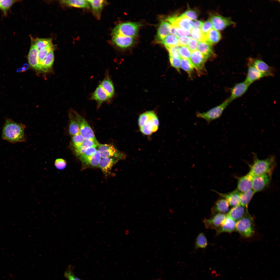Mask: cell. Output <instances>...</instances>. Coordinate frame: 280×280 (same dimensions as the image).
<instances>
[{
    "instance_id": "6da1fadb",
    "label": "cell",
    "mask_w": 280,
    "mask_h": 280,
    "mask_svg": "<svg viewBox=\"0 0 280 280\" xmlns=\"http://www.w3.org/2000/svg\"><path fill=\"white\" fill-rule=\"evenodd\" d=\"M26 126L18 123L9 118H6L3 126L2 134V139L12 143L26 141L25 134Z\"/></svg>"
},
{
    "instance_id": "7a4b0ae2",
    "label": "cell",
    "mask_w": 280,
    "mask_h": 280,
    "mask_svg": "<svg viewBox=\"0 0 280 280\" xmlns=\"http://www.w3.org/2000/svg\"><path fill=\"white\" fill-rule=\"evenodd\" d=\"M138 123L141 133L147 135H151L156 131L159 125L158 117L153 110L147 111L140 114Z\"/></svg>"
},
{
    "instance_id": "3957f363",
    "label": "cell",
    "mask_w": 280,
    "mask_h": 280,
    "mask_svg": "<svg viewBox=\"0 0 280 280\" xmlns=\"http://www.w3.org/2000/svg\"><path fill=\"white\" fill-rule=\"evenodd\" d=\"M254 158V162L249 172L253 177L265 174H272L275 163L274 156H271L265 159H260L255 154Z\"/></svg>"
},
{
    "instance_id": "277c9868",
    "label": "cell",
    "mask_w": 280,
    "mask_h": 280,
    "mask_svg": "<svg viewBox=\"0 0 280 280\" xmlns=\"http://www.w3.org/2000/svg\"><path fill=\"white\" fill-rule=\"evenodd\" d=\"M235 230L242 236L249 237L255 233L253 218L247 210L244 215L236 222Z\"/></svg>"
},
{
    "instance_id": "5b68a950",
    "label": "cell",
    "mask_w": 280,
    "mask_h": 280,
    "mask_svg": "<svg viewBox=\"0 0 280 280\" xmlns=\"http://www.w3.org/2000/svg\"><path fill=\"white\" fill-rule=\"evenodd\" d=\"M231 102L228 98L221 104L205 112H197L196 116L197 118L204 119L209 123L212 121L219 118L225 108Z\"/></svg>"
},
{
    "instance_id": "8992f818",
    "label": "cell",
    "mask_w": 280,
    "mask_h": 280,
    "mask_svg": "<svg viewBox=\"0 0 280 280\" xmlns=\"http://www.w3.org/2000/svg\"><path fill=\"white\" fill-rule=\"evenodd\" d=\"M141 25L139 23L126 22L119 23L113 29V35H119L132 37H136Z\"/></svg>"
},
{
    "instance_id": "52a82bcc",
    "label": "cell",
    "mask_w": 280,
    "mask_h": 280,
    "mask_svg": "<svg viewBox=\"0 0 280 280\" xmlns=\"http://www.w3.org/2000/svg\"><path fill=\"white\" fill-rule=\"evenodd\" d=\"M79 128V133L85 139L92 140L99 144L96 139L94 132L87 121L77 112L73 111Z\"/></svg>"
},
{
    "instance_id": "ba28073f",
    "label": "cell",
    "mask_w": 280,
    "mask_h": 280,
    "mask_svg": "<svg viewBox=\"0 0 280 280\" xmlns=\"http://www.w3.org/2000/svg\"><path fill=\"white\" fill-rule=\"evenodd\" d=\"M97 146L102 158H111L119 160L126 157L124 153L119 151L112 144H99Z\"/></svg>"
},
{
    "instance_id": "9c48e42d",
    "label": "cell",
    "mask_w": 280,
    "mask_h": 280,
    "mask_svg": "<svg viewBox=\"0 0 280 280\" xmlns=\"http://www.w3.org/2000/svg\"><path fill=\"white\" fill-rule=\"evenodd\" d=\"M209 20L212 26L216 30L221 31L235 23L229 17L223 16L218 13L211 14L210 15Z\"/></svg>"
},
{
    "instance_id": "30bf717a",
    "label": "cell",
    "mask_w": 280,
    "mask_h": 280,
    "mask_svg": "<svg viewBox=\"0 0 280 280\" xmlns=\"http://www.w3.org/2000/svg\"><path fill=\"white\" fill-rule=\"evenodd\" d=\"M248 63L250 64L259 71L265 74L267 77L274 76L275 69L269 66L262 60L257 58L251 57L247 60Z\"/></svg>"
},
{
    "instance_id": "8fae6325",
    "label": "cell",
    "mask_w": 280,
    "mask_h": 280,
    "mask_svg": "<svg viewBox=\"0 0 280 280\" xmlns=\"http://www.w3.org/2000/svg\"><path fill=\"white\" fill-rule=\"evenodd\" d=\"M167 20L174 27L185 30L190 31L194 26L193 21L182 14L178 16H173L169 17Z\"/></svg>"
},
{
    "instance_id": "7c38bea8",
    "label": "cell",
    "mask_w": 280,
    "mask_h": 280,
    "mask_svg": "<svg viewBox=\"0 0 280 280\" xmlns=\"http://www.w3.org/2000/svg\"><path fill=\"white\" fill-rule=\"evenodd\" d=\"M271 173L255 176L252 178V189L256 193L262 191L269 184L271 179Z\"/></svg>"
},
{
    "instance_id": "4fadbf2b",
    "label": "cell",
    "mask_w": 280,
    "mask_h": 280,
    "mask_svg": "<svg viewBox=\"0 0 280 280\" xmlns=\"http://www.w3.org/2000/svg\"><path fill=\"white\" fill-rule=\"evenodd\" d=\"M190 60L199 74L205 72V64L208 58L197 50L191 51Z\"/></svg>"
},
{
    "instance_id": "5bb4252c",
    "label": "cell",
    "mask_w": 280,
    "mask_h": 280,
    "mask_svg": "<svg viewBox=\"0 0 280 280\" xmlns=\"http://www.w3.org/2000/svg\"><path fill=\"white\" fill-rule=\"evenodd\" d=\"M226 215L222 213H218L209 219L205 218L203 222L205 227L207 229H216L224 222Z\"/></svg>"
},
{
    "instance_id": "9a60e30c",
    "label": "cell",
    "mask_w": 280,
    "mask_h": 280,
    "mask_svg": "<svg viewBox=\"0 0 280 280\" xmlns=\"http://www.w3.org/2000/svg\"><path fill=\"white\" fill-rule=\"evenodd\" d=\"M250 85L244 81L235 84L230 89V95L229 98L231 102L242 96Z\"/></svg>"
},
{
    "instance_id": "2e32d148",
    "label": "cell",
    "mask_w": 280,
    "mask_h": 280,
    "mask_svg": "<svg viewBox=\"0 0 280 280\" xmlns=\"http://www.w3.org/2000/svg\"><path fill=\"white\" fill-rule=\"evenodd\" d=\"M89 97L90 100L96 102L98 107H99L103 103L109 102L111 101L99 84L91 94Z\"/></svg>"
},
{
    "instance_id": "e0dca14e",
    "label": "cell",
    "mask_w": 280,
    "mask_h": 280,
    "mask_svg": "<svg viewBox=\"0 0 280 280\" xmlns=\"http://www.w3.org/2000/svg\"><path fill=\"white\" fill-rule=\"evenodd\" d=\"M99 84L111 100L115 96V91L114 83L108 70L106 71L103 79Z\"/></svg>"
},
{
    "instance_id": "ac0fdd59",
    "label": "cell",
    "mask_w": 280,
    "mask_h": 280,
    "mask_svg": "<svg viewBox=\"0 0 280 280\" xmlns=\"http://www.w3.org/2000/svg\"><path fill=\"white\" fill-rule=\"evenodd\" d=\"M112 43L121 49H125L131 46L134 42L133 38L119 35H113Z\"/></svg>"
},
{
    "instance_id": "d6986e66",
    "label": "cell",
    "mask_w": 280,
    "mask_h": 280,
    "mask_svg": "<svg viewBox=\"0 0 280 280\" xmlns=\"http://www.w3.org/2000/svg\"><path fill=\"white\" fill-rule=\"evenodd\" d=\"M248 69L246 77L244 81L250 85L254 82L266 75L261 72L251 65L247 64Z\"/></svg>"
},
{
    "instance_id": "ffe728a7",
    "label": "cell",
    "mask_w": 280,
    "mask_h": 280,
    "mask_svg": "<svg viewBox=\"0 0 280 280\" xmlns=\"http://www.w3.org/2000/svg\"><path fill=\"white\" fill-rule=\"evenodd\" d=\"M253 176L249 173L238 178L237 189L241 193L246 192L252 189Z\"/></svg>"
},
{
    "instance_id": "44dd1931",
    "label": "cell",
    "mask_w": 280,
    "mask_h": 280,
    "mask_svg": "<svg viewBox=\"0 0 280 280\" xmlns=\"http://www.w3.org/2000/svg\"><path fill=\"white\" fill-rule=\"evenodd\" d=\"M213 191L218 193L221 197L226 199L228 202L229 205L234 207L240 205V192L236 189L234 191L227 193H222L216 191Z\"/></svg>"
},
{
    "instance_id": "7402d4cb",
    "label": "cell",
    "mask_w": 280,
    "mask_h": 280,
    "mask_svg": "<svg viewBox=\"0 0 280 280\" xmlns=\"http://www.w3.org/2000/svg\"><path fill=\"white\" fill-rule=\"evenodd\" d=\"M236 222L227 214L223 223L216 230V234L224 232L230 233L235 230Z\"/></svg>"
},
{
    "instance_id": "603a6c76",
    "label": "cell",
    "mask_w": 280,
    "mask_h": 280,
    "mask_svg": "<svg viewBox=\"0 0 280 280\" xmlns=\"http://www.w3.org/2000/svg\"><path fill=\"white\" fill-rule=\"evenodd\" d=\"M79 159L83 165L86 166L98 167L101 157L97 150L93 155L87 157H79Z\"/></svg>"
},
{
    "instance_id": "cb8c5ba5",
    "label": "cell",
    "mask_w": 280,
    "mask_h": 280,
    "mask_svg": "<svg viewBox=\"0 0 280 280\" xmlns=\"http://www.w3.org/2000/svg\"><path fill=\"white\" fill-rule=\"evenodd\" d=\"M171 24L167 21H162L158 28L157 34V39L159 43L170 33Z\"/></svg>"
},
{
    "instance_id": "d4e9b609",
    "label": "cell",
    "mask_w": 280,
    "mask_h": 280,
    "mask_svg": "<svg viewBox=\"0 0 280 280\" xmlns=\"http://www.w3.org/2000/svg\"><path fill=\"white\" fill-rule=\"evenodd\" d=\"M229 204L225 199L222 198L218 200L212 209V213L214 215L218 213L225 214L228 212Z\"/></svg>"
},
{
    "instance_id": "484cf974",
    "label": "cell",
    "mask_w": 280,
    "mask_h": 280,
    "mask_svg": "<svg viewBox=\"0 0 280 280\" xmlns=\"http://www.w3.org/2000/svg\"><path fill=\"white\" fill-rule=\"evenodd\" d=\"M38 51L34 44L31 45L27 55V59L30 65L35 69L39 71L38 53Z\"/></svg>"
},
{
    "instance_id": "4316f807",
    "label": "cell",
    "mask_w": 280,
    "mask_h": 280,
    "mask_svg": "<svg viewBox=\"0 0 280 280\" xmlns=\"http://www.w3.org/2000/svg\"><path fill=\"white\" fill-rule=\"evenodd\" d=\"M247 209L240 205L233 207L229 211L227 215L236 222L245 215Z\"/></svg>"
},
{
    "instance_id": "83f0119b",
    "label": "cell",
    "mask_w": 280,
    "mask_h": 280,
    "mask_svg": "<svg viewBox=\"0 0 280 280\" xmlns=\"http://www.w3.org/2000/svg\"><path fill=\"white\" fill-rule=\"evenodd\" d=\"M118 160L113 158H102L98 167L105 174H107L116 163Z\"/></svg>"
},
{
    "instance_id": "f1b7e54d",
    "label": "cell",
    "mask_w": 280,
    "mask_h": 280,
    "mask_svg": "<svg viewBox=\"0 0 280 280\" xmlns=\"http://www.w3.org/2000/svg\"><path fill=\"white\" fill-rule=\"evenodd\" d=\"M221 35L218 31L212 29L205 34V41L211 45L217 43L221 39Z\"/></svg>"
},
{
    "instance_id": "f546056e",
    "label": "cell",
    "mask_w": 280,
    "mask_h": 280,
    "mask_svg": "<svg viewBox=\"0 0 280 280\" xmlns=\"http://www.w3.org/2000/svg\"><path fill=\"white\" fill-rule=\"evenodd\" d=\"M68 131L72 137L79 133V126L73 111H69L68 114Z\"/></svg>"
},
{
    "instance_id": "4dcf8cb0",
    "label": "cell",
    "mask_w": 280,
    "mask_h": 280,
    "mask_svg": "<svg viewBox=\"0 0 280 280\" xmlns=\"http://www.w3.org/2000/svg\"><path fill=\"white\" fill-rule=\"evenodd\" d=\"M92 8L93 12L95 16L99 18L102 10L106 3L103 0H87Z\"/></svg>"
},
{
    "instance_id": "1f68e13d",
    "label": "cell",
    "mask_w": 280,
    "mask_h": 280,
    "mask_svg": "<svg viewBox=\"0 0 280 280\" xmlns=\"http://www.w3.org/2000/svg\"><path fill=\"white\" fill-rule=\"evenodd\" d=\"M197 50L208 58L214 56V53L211 46L205 42H198Z\"/></svg>"
},
{
    "instance_id": "d6a6232c",
    "label": "cell",
    "mask_w": 280,
    "mask_h": 280,
    "mask_svg": "<svg viewBox=\"0 0 280 280\" xmlns=\"http://www.w3.org/2000/svg\"><path fill=\"white\" fill-rule=\"evenodd\" d=\"M61 2L69 6L77 8L88 9L90 7V5L87 0H62L61 1Z\"/></svg>"
},
{
    "instance_id": "836d02e7",
    "label": "cell",
    "mask_w": 280,
    "mask_h": 280,
    "mask_svg": "<svg viewBox=\"0 0 280 280\" xmlns=\"http://www.w3.org/2000/svg\"><path fill=\"white\" fill-rule=\"evenodd\" d=\"M255 193L251 189L246 192L240 193V205L247 208L248 206Z\"/></svg>"
},
{
    "instance_id": "e575fe53",
    "label": "cell",
    "mask_w": 280,
    "mask_h": 280,
    "mask_svg": "<svg viewBox=\"0 0 280 280\" xmlns=\"http://www.w3.org/2000/svg\"><path fill=\"white\" fill-rule=\"evenodd\" d=\"M53 50H51L44 60L41 67V71L47 72L51 68L54 59Z\"/></svg>"
},
{
    "instance_id": "d590c367",
    "label": "cell",
    "mask_w": 280,
    "mask_h": 280,
    "mask_svg": "<svg viewBox=\"0 0 280 280\" xmlns=\"http://www.w3.org/2000/svg\"><path fill=\"white\" fill-rule=\"evenodd\" d=\"M33 43L38 51L43 48L53 47L52 40L50 38H37Z\"/></svg>"
},
{
    "instance_id": "8d00e7d4",
    "label": "cell",
    "mask_w": 280,
    "mask_h": 280,
    "mask_svg": "<svg viewBox=\"0 0 280 280\" xmlns=\"http://www.w3.org/2000/svg\"><path fill=\"white\" fill-rule=\"evenodd\" d=\"M160 43L167 49L178 45V38L173 35L169 34Z\"/></svg>"
},
{
    "instance_id": "74e56055",
    "label": "cell",
    "mask_w": 280,
    "mask_h": 280,
    "mask_svg": "<svg viewBox=\"0 0 280 280\" xmlns=\"http://www.w3.org/2000/svg\"><path fill=\"white\" fill-rule=\"evenodd\" d=\"M53 47L43 48L38 51V59L39 71H41V67L43 62L51 50L53 49Z\"/></svg>"
},
{
    "instance_id": "f35d334b",
    "label": "cell",
    "mask_w": 280,
    "mask_h": 280,
    "mask_svg": "<svg viewBox=\"0 0 280 280\" xmlns=\"http://www.w3.org/2000/svg\"><path fill=\"white\" fill-rule=\"evenodd\" d=\"M207 239L204 234L202 233H199L195 239V248H205L207 247Z\"/></svg>"
},
{
    "instance_id": "ab89813d",
    "label": "cell",
    "mask_w": 280,
    "mask_h": 280,
    "mask_svg": "<svg viewBox=\"0 0 280 280\" xmlns=\"http://www.w3.org/2000/svg\"><path fill=\"white\" fill-rule=\"evenodd\" d=\"M180 68L187 72L190 76L191 75L195 69L190 60L182 58L181 59Z\"/></svg>"
},
{
    "instance_id": "60d3db41",
    "label": "cell",
    "mask_w": 280,
    "mask_h": 280,
    "mask_svg": "<svg viewBox=\"0 0 280 280\" xmlns=\"http://www.w3.org/2000/svg\"><path fill=\"white\" fill-rule=\"evenodd\" d=\"M190 34L193 39L199 41L205 42V34L199 28L193 27L191 30Z\"/></svg>"
},
{
    "instance_id": "b9f144b4",
    "label": "cell",
    "mask_w": 280,
    "mask_h": 280,
    "mask_svg": "<svg viewBox=\"0 0 280 280\" xmlns=\"http://www.w3.org/2000/svg\"><path fill=\"white\" fill-rule=\"evenodd\" d=\"M17 1L14 0H1L0 2V9L6 15L11 7Z\"/></svg>"
},
{
    "instance_id": "7bdbcfd3",
    "label": "cell",
    "mask_w": 280,
    "mask_h": 280,
    "mask_svg": "<svg viewBox=\"0 0 280 280\" xmlns=\"http://www.w3.org/2000/svg\"><path fill=\"white\" fill-rule=\"evenodd\" d=\"M85 139L79 133L73 136L72 139V143L74 149L80 146Z\"/></svg>"
},
{
    "instance_id": "ee69618b",
    "label": "cell",
    "mask_w": 280,
    "mask_h": 280,
    "mask_svg": "<svg viewBox=\"0 0 280 280\" xmlns=\"http://www.w3.org/2000/svg\"><path fill=\"white\" fill-rule=\"evenodd\" d=\"M179 51L181 58L190 60L191 52L188 47L186 46H179Z\"/></svg>"
},
{
    "instance_id": "f6af8a7d",
    "label": "cell",
    "mask_w": 280,
    "mask_h": 280,
    "mask_svg": "<svg viewBox=\"0 0 280 280\" xmlns=\"http://www.w3.org/2000/svg\"><path fill=\"white\" fill-rule=\"evenodd\" d=\"M181 58H174L169 56V60L171 66L180 72Z\"/></svg>"
},
{
    "instance_id": "bcb514c9",
    "label": "cell",
    "mask_w": 280,
    "mask_h": 280,
    "mask_svg": "<svg viewBox=\"0 0 280 280\" xmlns=\"http://www.w3.org/2000/svg\"><path fill=\"white\" fill-rule=\"evenodd\" d=\"M179 46L178 45L167 49L168 51L169 56L176 58H181L179 53Z\"/></svg>"
},
{
    "instance_id": "7dc6e473",
    "label": "cell",
    "mask_w": 280,
    "mask_h": 280,
    "mask_svg": "<svg viewBox=\"0 0 280 280\" xmlns=\"http://www.w3.org/2000/svg\"><path fill=\"white\" fill-rule=\"evenodd\" d=\"M54 165L56 168L58 170H62L66 167L67 162L65 159L62 158H59L55 160Z\"/></svg>"
},
{
    "instance_id": "c3c4849f",
    "label": "cell",
    "mask_w": 280,
    "mask_h": 280,
    "mask_svg": "<svg viewBox=\"0 0 280 280\" xmlns=\"http://www.w3.org/2000/svg\"><path fill=\"white\" fill-rule=\"evenodd\" d=\"M191 38L188 36H179L178 37V45L183 46H187Z\"/></svg>"
},
{
    "instance_id": "681fc988",
    "label": "cell",
    "mask_w": 280,
    "mask_h": 280,
    "mask_svg": "<svg viewBox=\"0 0 280 280\" xmlns=\"http://www.w3.org/2000/svg\"><path fill=\"white\" fill-rule=\"evenodd\" d=\"M212 28L213 26L211 22L209 20H208L203 23L201 30L202 32L204 34H205L212 29Z\"/></svg>"
},
{
    "instance_id": "f907efd6",
    "label": "cell",
    "mask_w": 280,
    "mask_h": 280,
    "mask_svg": "<svg viewBox=\"0 0 280 280\" xmlns=\"http://www.w3.org/2000/svg\"><path fill=\"white\" fill-rule=\"evenodd\" d=\"M182 14L190 19L195 20L198 17L197 12L195 11L192 10H187Z\"/></svg>"
},
{
    "instance_id": "816d5d0a",
    "label": "cell",
    "mask_w": 280,
    "mask_h": 280,
    "mask_svg": "<svg viewBox=\"0 0 280 280\" xmlns=\"http://www.w3.org/2000/svg\"><path fill=\"white\" fill-rule=\"evenodd\" d=\"M64 277L68 280H81L75 276L70 268H69L64 273Z\"/></svg>"
},
{
    "instance_id": "f5cc1de1",
    "label": "cell",
    "mask_w": 280,
    "mask_h": 280,
    "mask_svg": "<svg viewBox=\"0 0 280 280\" xmlns=\"http://www.w3.org/2000/svg\"><path fill=\"white\" fill-rule=\"evenodd\" d=\"M198 42L197 40L191 38V39L187 46L191 51L196 50Z\"/></svg>"
},
{
    "instance_id": "db71d44e",
    "label": "cell",
    "mask_w": 280,
    "mask_h": 280,
    "mask_svg": "<svg viewBox=\"0 0 280 280\" xmlns=\"http://www.w3.org/2000/svg\"><path fill=\"white\" fill-rule=\"evenodd\" d=\"M97 150L96 147H93L89 148L86 150L83 154L79 157H86L91 156Z\"/></svg>"
},
{
    "instance_id": "11a10c76",
    "label": "cell",
    "mask_w": 280,
    "mask_h": 280,
    "mask_svg": "<svg viewBox=\"0 0 280 280\" xmlns=\"http://www.w3.org/2000/svg\"><path fill=\"white\" fill-rule=\"evenodd\" d=\"M175 27L179 36L180 35L183 36H187L190 35V30L182 29L179 27Z\"/></svg>"
},
{
    "instance_id": "9f6ffc18",
    "label": "cell",
    "mask_w": 280,
    "mask_h": 280,
    "mask_svg": "<svg viewBox=\"0 0 280 280\" xmlns=\"http://www.w3.org/2000/svg\"><path fill=\"white\" fill-rule=\"evenodd\" d=\"M193 22L194 26L196 27L199 29L201 28L203 24V22L202 21L196 20H194Z\"/></svg>"
},
{
    "instance_id": "6f0895ef",
    "label": "cell",
    "mask_w": 280,
    "mask_h": 280,
    "mask_svg": "<svg viewBox=\"0 0 280 280\" xmlns=\"http://www.w3.org/2000/svg\"><path fill=\"white\" fill-rule=\"evenodd\" d=\"M171 28L170 31V32L173 35L176 37H178L179 36L178 34L176 28L173 26L171 24Z\"/></svg>"
},
{
    "instance_id": "680465c9",
    "label": "cell",
    "mask_w": 280,
    "mask_h": 280,
    "mask_svg": "<svg viewBox=\"0 0 280 280\" xmlns=\"http://www.w3.org/2000/svg\"><path fill=\"white\" fill-rule=\"evenodd\" d=\"M22 68H19L17 70V72L25 71L27 68L28 65L27 64H24Z\"/></svg>"
},
{
    "instance_id": "91938a15",
    "label": "cell",
    "mask_w": 280,
    "mask_h": 280,
    "mask_svg": "<svg viewBox=\"0 0 280 280\" xmlns=\"http://www.w3.org/2000/svg\"><path fill=\"white\" fill-rule=\"evenodd\" d=\"M130 232L129 229H127L125 231V234L126 235H128L129 234Z\"/></svg>"
},
{
    "instance_id": "94428289",
    "label": "cell",
    "mask_w": 280,
    "mask_h": 280,
    "mask_svg": "<svg viewBox=\"0 0 280 280\" xmlns=\"http://www.w3.org/2000/svg\"><path fill=\"white\" fill-rule=\"evenodd\" d=\"M1 0H0V2L1 1Z\"/></svg>"
}]
</instances>
